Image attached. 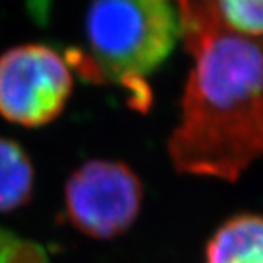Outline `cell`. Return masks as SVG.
<instances>
[{
	"label": "cell",
	"instance_id": "6da1fadb",
	"mask_svg": "<svg viewBox=\"0 0 263 263\" xmlns=\"http://www.w3.org/2000/svg\"><path fill=\"white\" fill-rule=\"evenodd\" d=\"M176 5L194 67L168 156L179 173L235 182L263 156V36L217 27L200 2Z\"/></svg>",
	"mask_w": 263,
	"mask_h": 263
},
{
	"label": "cell",
	"instance_id": "7a4b0ae2",
	"mask_svg": "<svg viewBox=\"0 0 263 263\" xmlns=\"http://www.w3.org/2000/svg\"><path fill=\"white\" fill-rule=\"evenodd\" d=\"M87 51L67 55L70 68L93 83L130 90L135 108L149 103L146 78L181 39L179 10L165 0H100L86 13Z\"/></svg>",
	"mask_w": 263,
	"mask_h": 263
},
{
	"label": "cell",
	"instance_id": "3957f363",
	"mask_svg": "<svg viewBox=\"0 0 263 263\" xmlns=\"http://www.w3.org/2000/svg\"><path fill=\"white\" fill-rule=\"evenodd\" d=\"M73 89L65 58L46 45H21L0 55V116L40 127L64 111Z\"/></svg>",
	"mask_w": 263,
	"mask_h": 263
},
{
	"label": "cell",
	"instance_id": "277c9868",
	"mask_svg": "<svg viewBox=\"0 0 263 263\" xmlns=\"http://www.w3.org/2000/svg\"><path fill=\"white\" fill-rule=\"evenodd\" d=\"M143 203V185L122 162L93 159L65 184V210L73 227L96 238H115L132 227Z\"/></svg>",
	"mask_w": 263,
	"mask_h": 263
},
{
	"label": "cell",
	"instance_id": "5b68a950",
	"mask_svg": "<svg viewBox=\"0 0 263 263\" xmlns=\"http://www.w3.org/2000/svg\"><path fill=\"white\" fill-rule=\"evenodd\" d=\"M206 263H263V216L229 219L210 239Z\"/></svg>",
	"mask_w": 263,
	"mask_h": 263
},
{
	"label": "cell",
	"instance_id": "8992f818",
	"mask_svg": "<svg viewBox=\"0 0 263 263\" xmlns=\"http://www.w3.org/2000/svg\"><path fill=\"white\" fill-rule=\"evenodd\" d=\"M33 166L24 147L0 138V213L26 204L33 192Z\"/></svg>",
	"mask_w": 263,
	"mask_h": 263
},
{
	"label": "cell",
	"instance_id": "52a82bcc",
	"mask_svg": "<svg viewBox=\"0 0 263 263\" xmlns=\"http://www.w3.org/2000/svg\"><path fill=\"white\" fill-rule=\"evenodd\" d=\"M200 5L204 14L223 30L263 36V0H206Z\"/></svg>",
	"mask_w": 263,
	"mask_h": 263
},
{
	"label": "cell",
	"instance_id": "ba28073f",
	"mask_svg": "<svg viewBox=\"0 0 263 263\" xmlns=\"http://www.w3.org/2000/svg\"><path fill=\"white\" fill-rule=\"evenodd\" d=\"M0 263H49L42 244L0 227Z\"/></svg>",
	"mask_w": 263,
	"mask_h": 263
}]
</instances>
